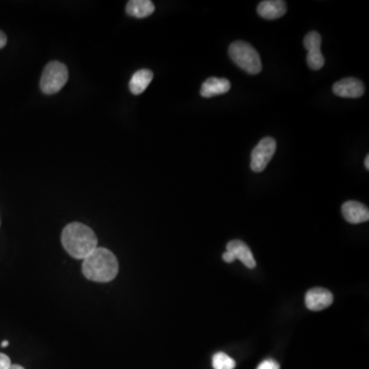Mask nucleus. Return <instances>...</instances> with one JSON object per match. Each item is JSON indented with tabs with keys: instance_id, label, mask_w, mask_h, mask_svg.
<instances>
[{
	"instance_id": "f3484780",
	"label": "nucleus",
	"mask_w": 369,
	"mask_h": 369,
	"mask_svg": "<svg viewBox=\"0 0 369 369\" xmlns=\"http://www.w3.org/2000/svg\"><path fill=\"white\" fill-rule=\"evenodd\" d=\"M12 366L10 359L5 354L0 353V369H8Z\"/></svg>"
},
{
	"instance_id": "423d86ee",
	"label": "nucleus",
	"mask_w": 369,
	"mask_h": 369,
	"mask_svg": "<svg viewBox=\"0 0 369 369\" xmlns=\"http://www.w3.org/2000/svg\"><path fill=\"white\" fill-rule=\"evenodd\" d=\"M304 45L307 53V64L312 70H320L324 66L325 60L321 53V35L316 31L308 33L305 36Z\"/></svg>"
},
{
	"instance_id": "9d476101",
	"label": "nucleus",
	"mask_w": 369,
	"mask_h": 369,
	"mask_svg": "<svg viewBox=\"0 0 369 369\" xmlns=\"http://www.w3.org/2000/svg\"><path fill=\"white\" fill-rule=\"evenodd\" d=\"M227 250L232 252L236 260H239L248 269L256 268L257 263L254 254L246 242L241 240H232L227 244Z\"/></svg>"
},
{
	"instance_id": "aec40b11",
	"label": "nucleus",
	"mask_w": 369,
	"mask_h": 369,
	"mask_svg": "<svg viewBox=\"0 0 369 369\" xmlns=\"http://www.w3.org/2000/svg\"><path fill=\"white\" fill-rule=\"evenodd\" d=\"M364 165H366V169L369 171V155L366 156V160H364Z\"/></svg>"
},
{
	"instance_id": "f257e3e1",
	"label": "nucleus",
	"mask_w": 369,
	"mask_h": 369,
	"mask_svg": "<svg viewBox=\"0 0 369 369\" xmlns=\"http://www.w3.org/2000/svg\"><path fill=\"white\" fill-rule=\"evenodd\" d=\"M62 243L72 258L84 260L97 248V238L88 226L72 223L63 230Z\"/></svg>"
},
{
	"instance_id": "1a4fd4ad",
	"label": "nucleus",
	"mask_w": 369,
	"mask_h": 369,
	"mask_svg": "<svg viewBox=\"0 0 369 369\" xmlns=\"http://www.w3.org/2000/svg\"><path fill=\"white\" fill-rule=\"evenodd\" d=\"M342 213L348 223L357 225L366 223L369 219V211L368 206L358 202V201H347L342 206Z\"/></svg>"
},
{
	"instance_id": "39448f33",
	"label": "nucleus",
	"mask_w": 369,
	"mask_h": 369,
	"mask_svg": "<svg viewBox=\"0 0 369 369\" xmlns=\"http://www.w3.org/2000/svg\"><path fill=\"white\" fill-rule=\"evenodd\" d=\"M276 148V141L271 136H267L261 140L252 151L250 169L254 173H262L274 156Z\"/></svg>"
},
{
	"instance_id": "7ed1b4c3",
	"label": "nucleus",
	"mask_w": 369,
	"mask_h": 369,
	"mask_svg": "<svg viewBox=\"0 0 369 369\" xmlns=\"http://www.w3.org/2000/svg\"><path fill=\"white\" fill-rule=\"evenodd\" d=\"M229 55L232 61L250 74H258L262 71V61L260 55L254 47L244 41H236L229 47Z\"/></svg>"
},
{
	"instance_id": "0eeeda50",
	"label": "nucleus",
	"mask_w": 369,
	"mask_h": 369,
	"mask_svg": "<svg viewBox=\"0 0 369 369\" xmlns=\"http://www.w3.org/2000/svg\"><path fill=\"white\" fill-rule=\"evenodd\" d=\"M307 308L311 311H322L333 302V296L329 289L315 287L307 291L305 296Z\"/></svg>"
},
{
	"instance_id": "2eb2a0df",
	"label": "nucleus",
	"mask_w": 369,
	"mask_h": 369,
	"mask_svg": "<svg viewBox=\"0 0 369 369\" xmlns=\"http://www.w3.org/2000/svg\"><path fill=\"white\" fill-rule=\"evenodd\" d=\"M236 364L227 354L223 352L215 354L213 357V368L215 369H234Z\"/></svg>"
},
{
	"instance_id": "a211bd4d",
	"label": "nucleus",
	"mask_w": 369,
	"mask_h": 369,
	"mask_svg": "<svg viewBox=\"0 0 369 369\" xmlns=\"http://www.w3.org/2000/svg\"><path fill=\"white\" fill-rule=\"evenodd\" d=\"M223 260H224V262H226V263H233L234 261L236 260L235 259V257L233 256V254H232V252H224L223 254Z\"/></svg>"
},
{
	"instance_id": "6ab92c4d",
	"label": "nucleus",
	"mask_w": 369,
	"mask_h": 369,
	"mask_svg": "<svg viewBox=\"0 0 369 369\" xmlns=\"http://www.w3.org/2000/svg\"><path fill=\"white\" fill-rule=\"evenodd\" d=\"M8 43V38H6V35L0 30V49H3Z\"/></svg>"
},
{
	"instance_id": "dca6fc26",
	"label": "nucleus",
	"mask_w": 369,
	"mask_h": 369,
	"mask_svg": "<svg viewBox=\"0 0 369 369\" xmlns=\"http://www.w3.org/2000/svg\"><path fill=\"white\" fill-rule=\"evenodd\" d=\"M257 369H280L279 364L273 359H266L259 364Z\"/></svg>"
},
{
	"instance_id": "4468645a",
	"label": "nucleus",
	"mask_w": 369,
	"mask_h": 369,
	"mask_svg": "<svg viewBox=\"0 0 369 369\" xmlns=\"http://www.w3.org/2000/svg\"><path fill=\"white\" fill-rule=\"evenodd\" d=\"M153 80V73L148 69H141L132 75L130 82V90L134 95L144 93Z\"/></svg>"
},
{
	"instance_id": "f03ea898",
	"label": "nucleus",
	"mask_w": 369,
	"mask_h": 369,
	"mask_svg": "<svg viewBox=\"0 0 369 369\" xmlns=\"http://www.w3.org/2000/svg\"><path fill=\"white\" fill-rule=\"evenodd\" d=\"M82 272L92 281H111L118 274L117 259L107 248H97L84 259Z\"/></svg>"
},
{
	"instance_id": "4be33fe9",
	"label": "nucleus",
	"mask_w": 369,
	"mask_h": 369,
	"mask_svg": "<svg viewBox=\"0 0 369 369\" xmlns=\"http://www.w3.org/2000/svg\"><path fill=\"white\" fill-rule=\"evenodd\" d=\"M8 341H3L1 343V347H8Z\"/></svg>"
},
{
	"instance_id": "ddd939ff",
	"label": "nucleus",
	"mask_w": 369,
	"mask_h": 369,
	"mask_svg": "<svg viewBox=\"0 0 369 369\" xmlns=\"http://www.w3.org/2000/svg\"><path fill=\"white\" fill-rule=\"evenodd\" d=\"M155 5L150 0H132L126 5V12L134 18L143 19L154 12Z\"/></svg>"
},
{
	"instance_id": "20e7f679",
	"label": "nucleus",
	"mask_w": 369,
	"mask_h": 369,
	"mask_svg": "<svg viewBox=\"0 0 369 369\" xmlns=\"http://www.w3.org/2000/svg\"><path fill=\"white\" fill-rule=\"evenodd\" d=\"M69 73L63 63L53 61L47 64L40 80V88L45 95H53L64 88L68 82Z\"/></svg>"
},
{
	"instance_id": "9b49d317",
	"label": "nucleus",
	"mask_w": 369,
	"mask_h": 369,
	"mask_svg": "<svg viewBox=\"0 0 369 369\" xmlns=\"http://www.w3.org/2000/svg\"><path fill=\"white\" fill-rule=\"evenodd\" d=\"M286 2L282 0H265L258 6V14L266 20H276L286 14Z\"/></svg>"
},
{
	"instance_id": "6e6552de",
	"label": "nucleus",
	"mask_w": 369,
	"mask_h": 369,
	"mask_svg": "<svg viewBox=\"0 0 369 369\" xmlns=\"http://www.w3.org/2000/svg\"><path fill=\"white\" fill-rule=\"evenodd\" d=\"M333 92L337 97L357 99L364 95L366 86L364 82L357 78H344L333 84Z\"/></svg>"
},
{
	"instance_id": "f8f14e48",
	"label": "nucleus",
	"mask_w": 369,
	"mask_h": 369,
	"mask_svg": "<svg viewBox=\"0 0 369 369\" xmlns=\"http://www.w3.org/2000/svg\"><path fill=\"white\" fill-rule=\"evenodd\" d=\"M230 88L231 84L226 78H209L201 86L200 93L203 97H211L227 93Z\"/></svg>"
},
{
	"instance_id": "412c9836",
	"label": "nucleus",
	"mask_w": 369,
	"mask_h": 369,
	"mask_svg": "<svg viewBox=\"0 0 369 369\" xmlns=\"http://www.w3.org/2000/svg\"><path fill=\"white\" fill-rule=\"evenodd\" d=\"M8 369H25L24 368H23V366H16V364H14V366H10V368Z\"/></svg>"
}]
</instances>
